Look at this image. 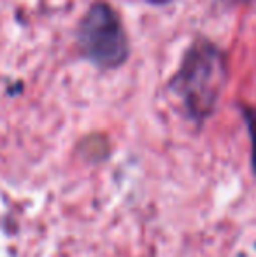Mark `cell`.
<instances>
[{"label": "cell", "instance_id": "obj_3", "mask_svg": "<svg viewBox=\"0 0 256 257\" xmlns=\"http://www.w3.org/2000/svg\"><path fill=\"white\" fill-rule=\"evenodd\" d=\"M244 119H246L247 130L251 135V151H253V168L256 173V110L244 108Z\"/></svg>", "mask_w": 256, "mask_h": 257}, {"label": "cell", "instance_id": "obj_2", "mask_svg": "<svg viewBox=\"0 0 256 257\" xmlns=\"http://www.w3.org/2000/svg\"><path fill=\"white\" fill-rule=\"evenodd\" d=\"M77 46L84 60L104 70L127 63L130 44L121 18L109 4L90 6L77 28Z\"/></svg>", "mask_w": 256, "mask_h": 257}, {"label": "cell", "instance_id": "obj_1", "mask_svg": "<svg viewBox=\"0 0 256 257\" xmlns=\"http://www.w3.org/2000/svg\"><path fill=\"white\" fill-rule=\"evenodd\" d=\"M226 81L223 53L209 41H197L185 53L178 72L170 79V91L183 102L193 119H204L212 112Z\"/></svg>", "mask_w": 256, "mask_h": 257}, {"label": "cell", "instance_id": "obj_4", "mask_svg": "<svg viewBox=\"0 0 256 257\" xmlns=\"http://www.w3.org/2000/svg\"><path fill=\"white\" fill-rule=\"evenodd\" d=\"M146 2L153 4V6H165V4H170L172 0H146Z\"/></svg>", "mask_w": 256, "mask_h": 257}, {"label": "cell", "instance_id": "obj_5", "mask_svg": "<svg viewBox=\"0 0 256 257\" xmlns=\"http://www.w3.org/2000/svg\"><path fill=\"white\" fill-rule=\"evenodd\" d=\"M228 2H232V4H239V2H247V0H228Z\"/></svg>", "mask_w": 256, "mask_h": 257}]
</instances>
